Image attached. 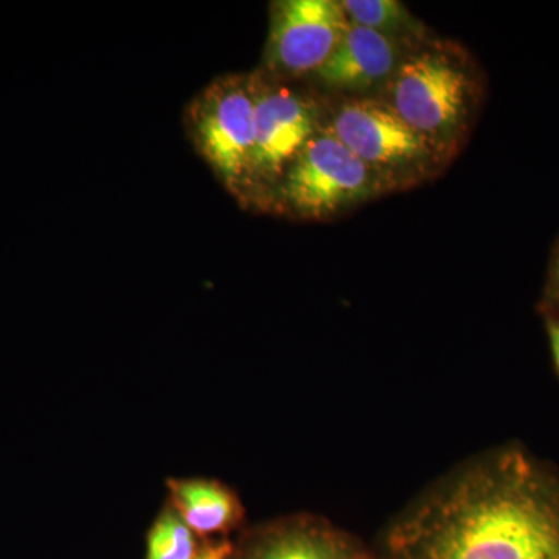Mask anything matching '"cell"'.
<instances>
[{
	"label": "cell",
	"instance_id": "ba28073f",
	"mask_svg": "<svg viewBox=\"0 0 559 559\" xmlns=\"http://www.w3.org/2000/svg\"><path fill=\"white\" fill-rule=\"evenodd\" d=\"M417 47L349 24L340 46L316 76L320 83L333 90H373L389 84L403 61Z\"/></svg>",
	"mask_w": 559,
	"mask_h": 559
},
{
	"label": "cell",
	"instance_id": "7c38bea8",
	"mask_svg": "<svg viewBox=\"0 0 559 559\" xmlns=\"http://www.w3.org/2000/svg\"><path fill=\"white\" fill-rule=\"evenodd\" d=\"M197 555L193 533L178 511L162 514L151 530L146 559H194Z\"/></svg>",
	"mask_w": 559,
	"mask_h": 559
},
{
	"label": "cell",
	"instance_id": "4fadbf2b",
	"mask_svg": "<svg viewBox=\"0 0 559 559\" xmlns=\"http://www.w3.org/2000/svg\"><path fill=\"white\" fill-rule=\"evenodd\" d=\"M546 301L547 308H549V314L559 310V242L550 263L549 278H547Z\"/></svg>",
	"mask_w": 559,
	"mask_h": 559
},
{
	"label": "cell",
	"instance_id": "6da1fadb",
	"mask_svg": "<svg viewBox=\"0 0 559 559\" xmlns=\"http://www.w3.org/2000/svg\"><path fill=\"white\" fill-rule=\"evenodd\" d=\"M390 559H559V477L521 448L474 460L388 535Z\"/></svg>",
	"mask_w": 559,
	"mask_h": 559
},
{
	"label": "cell",
	"instance_id": "7a4b0ae2",
	"mask_svg": "<svg viewBox=\"0 0 559 559\" xmlns=\"http://www.w3.org/2000/svg\"><path fill=\"white\" fill-rule=\"evenodd\" d=\"M388 102L401 119L448 156L468 124L477 81L465 58L441 44H423L388 84Z\"/></svg>",
	"mask_w": 559,
	"mask_h": 559
},
{
	"label": "cell",
	"instance_id": "30bf717a",
	"mask_svg": "<svg viewBox=\"0 0 559 559\" xmlns=\"http://www.w3.org/2000/svg\"><path fill=\"white\" fill-rule=\"evenodd\" d=\"M171 488L176 511L191 532H219L237 520V500L215 481H175Z\"/></svg>",
	"mask_w": 559,
	"mask_h": 559
},
{
	"label": "cell",
	"instance_id": "9c48e42d",
	"mask_svg": "<svg viewBox=\"0 0 559 559\" xmlns=\"http://www.w3.org/2000/svg\"><path fill=\"white\" fill-rule=\"evenodd\" d=\"M248 559H370L358 544L325 522L297 520L270 530Z\"/></svg>",
	"mask_w": 559,
	"mask_h": 559
},
{
	"label": "cell",
	"instance_id": "8992f818",
	"mask_svg": "<svg viewBox=\"0 0 559 559\" xmlns=\"http://www.w3.org/2000/svg\"><path fill=\"white\" fill-rule=\"evenodd\" d=\"M255 95L250 204L267 205L271 194L308 142L320 131L318 105L304 92L252 73Z\"/></svg>",
	"mask_w": 559,
	"mask_h": 559
},
{
	"label": "cell",
	"instance_id": "3957f363",
	"mask_svg": "<svg viewBox=\"0 0 559 559\" xmlns=\"http://www.w3.org/2000/svg\"><path fill=\"white\" fill-rule=\"evenodd\" d=\"M186 121L194 148L219 182L235 198L250 204L255 148L252 76L226 75L213 80L191 100Z\"/></svg>",
	"mask_w": 559,
	"mask_h": 559
},
{
	"label": "cell",
	"instance_id": "5b68a950",
	"mask_svg": "<svg viewBox=\"0 0 559 559\" xmlns=\"http://www.w3.org/2000/svg\"><path fill=\"white\" fill-rule=\"evenodd\" d=\"M326 131L369 165L388 187L425 178L444 157L382 98L342 102Z\"/></svg>",
	"mask_w": 559,
	"mask_h": 559
},
{
	"label": "cell",
	"instance_id": "2e32d148",
	"mask_svg": "<svg viewBox=\"0 0 559 559\" xmlns=\"http://www.w3.org/2000/svg\"><path fill=\"white\" fill-rule=\"evenodd\" d=\"M224 559H230L229 554H227L226 557H224Z\"/></svg>",
	"mask_w": 559,
	"mask_h": 559
},
{
	"label": "cell",
	"instance_id": "5bb4252c",
	"mask_svg": "<svg viewBox=\"0 0 559 559\" xmlns=\"http://www.w3.org/2000/svg\"><path fill=\"white\" fill-rule=\"evenodd\" d=\"M547 334H549L551 355H554L555 367L559 373V316L547 314Z\"/></svg>",
	"mask_w": 559,
	"mask_h": 559
},
{
	"label": "cell",
	"instance_id": "52a82bcc",
	"mask_svg": "<svg viewBox=\"0 0 559 559\" xmlns=\"http://www.w3.org/2000/svg\"><path fill=\"white\" fill-rule=\"evenodd\" d=\"M347 14L336 0H280L271 7L266 62L280 79L318 73L348 31Z\"/></svg>",
	"mask_w": 559,
	"mask_h": 559
},
{
	"label": "cell",
	"instance_id": "9a60e30c",
	"mask_svg": "<svg viewBox=\"0 0 559 559\" xmlns=\"http://www.w3.org/2000/svg\"><path fill=\"white\" fill-rule=\"evenodd\" d=\"M229 554L226 547H219V549H207L197 555L194 559H224Z\"/></svg>",
	"mask_w": 559,
	"mask_h": 559
},
{
	"label": "cell",
	"instance_id": "8fae6325",
	"mask_svg": "<svg viewBox=\"0 0 559 559\" xmlns=\"http://www.w3.org/2000/svg\"><path fill=\"white\" fill-rule=\"evenodd\" d=\"M341 3L352 25L411 46H421L425 40V25L399 0H344Z\"/></svg>",
	"mask_w": 559,
	"mask_h": 559
},
{
	"label": "cell",
	"instance_id": "277c9868",
	"mask_svg": "<svg viewBox=\"0 0 559 559\" xmlns=\"http://www.w3.org/2000/svg\"><path fill=\"white\" fill-rule=\"evenodd\" d=\"M389 189L334 138L320 130L305 146L271 194L267 207L300 219L323 221Z\"/></svg>",
	"mask_w": 559,
	"mask_h": 559
}]
</instances>
